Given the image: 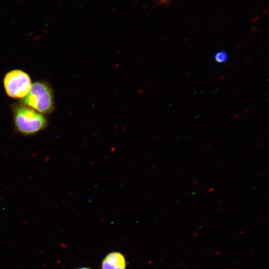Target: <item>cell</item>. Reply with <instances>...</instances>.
Instances as JSON below:
<instances>
[{"instance_id":"obj_4","label":"cell","mask_w":269,"mask_h":269,"mask_svg":"<svg viewBox=\"0 0 269 269\" xmlns=\"http://www.w3.org/2000/svg\"><path fill=\"white\" fill-rule=\"evenodd\" d=\"M124 256L120 253L112 252L105 258L102 264V269H126Z\"/></svg>"},{"instance_id":"obj_10","label":"cell","mask_w":269,"mask_h":269,"mask_svg":"<svg viewBox=\"0 0 269 269\" xmlns=\"http://www.w3.org/2000/svg\"><path fill=\"white\" fill-rule=\"evenodd\" d=\"M78 269H91L88 268H79Z\"/></svg>"},{"instance_id":"obj_1","label":"cell","mask_w":269,"mask_h":269,"mask_svg":"<svg viewBox=\"0 0 269 269\" xmlns=\"http://www.w3.org/2000/svg\"><path fill=\"white\" fill-rule=\"evenodd\" d=\"M13 120L16 130L25 135L35 134L47 126L46 120L42 115L24 105L14 108Z\"/></svg>"},{"instance_id":"obj_13","label":"cell","mask_w":269,"mask_h":269,"mask_svg":"<svg viewBox=\"0 0 269 269\" xmlns=\"http://www.w3.org/2000/svg\"><path fill=\"white\" fill-rule=\"evenodd\" d=\"M261 174V173H258V174H257V175H259Z\"/></svg>"},{"instance_id":"obj_2","label":"cell","mask_w":269,"mask_h":269,"mask_svg":"<svg viewBox=\"0 0 269 269\" xmlns=\"http://www.w3.org/2000/svg\"><path fill=\"white\" fill-rule=\"evenodd\" d=\"M21 102L40 114H49L54 110L52 91L43 82H36L32 84L29 93Z\"/></svg>"},{"instance_id":"obj_3","label":"cell","mask_w":269,"mask_h":269,"mask_svg":"<svg viewBox=\"0 0 269 269\" xmlns=\"http://www.w3.org/2000/svg\"><path fill=\"white\" fill-rule=\"evenodd\" d=\"M3 84L6 94L13 98H23L29 93L32 85L28 75L20 70L7 73Z\"/></svg>"},{"instance_id":"obj_8","label":"cell","mask_w":269,"mask_h":269,"mask_svg":"<svg viewBox=\"0 0 269 269\" xmlns=\"http://www.w3.org/2000/svg\"><path fill=\"white\" fill-rule=\"evenodd\" d=\"M261 145H262V143H260L257 144L256 147H258L260 146Z\"/></svg>"},{"instance_id":"obj_9","label":"cell","mask_w":269,"mask_h":269,"mask_svg":"<svg viewBox=\"0 0 269 269\" xmlns=\"http://www.w3.org/2000/svg\"><path fill=\"white\" fill-rule=\"evenodd\" d=\"M198 182V180H195L192 182V184H194L195 183H197Z\"/></svg>"},{"instance_id":"obj_11","label":"cell","mask_w":269,"mask_h":269,"mask_svg":"<svg viewBox=\"0 0 269 269\" xmlns=\"http://www.w3.org/2000/svg\"><path fill=\"white\" fill-rule=\"evenodd\" d=\"M222 202V201L220 200L218 202V203H221Z\"/></svg>"},{"instance_id":"obj_6","label":"cell","mask_w":269,"mask_h":269,"mask_svg":"<svg viewBox=\"0 0 269 269\" xmlns=\"http://www.w3.org/2000/svg\"><path fill=\"white\" fill-rule=\"evenodd\" d=\"M214 190V187H211L208 189V191L209 192H212Z\"/></svg>"},{"instance_id":"obj_5","label":"cell","mask_w":269,"mask_h":269,"mask_svg":"<svg viewBox=\"0 0 269 269\" xmlns=\"http://www.w3.org/2000/svg\"><path fill=\"white\" fill-rule=\"evenodd\" d=\"M227 53L224 50L218 51L214 56V60L219 63H225L228 60Z\"/></svg>"},{"instance_id":"obj_7","label":"cell","mask_w":269,"mask_h":269,"mask_svg":"<svg viewBox=\"0 0 269 269\" xmlns=\"http://www.w3.org/2000/svg\"><path fill=\"white\" fill-rule=\"evenodd\" d=\"M211 146V144H207V145L206 146V148H209Z\"/></svg>"},{"instance_id":"obj_12","label":"cell","mask_w":269,"mask_h":269,"mask_svg":"<svg viewBox=\"0 0 269 269\" xmlns=\"http://www.w3.org/2000/svg\"><path fill=\"white\" fill-rule=\"evenodd\" d=\"M179 202V200H177L176 201L175 203H178Z\"/></svg>"}]
</instances>
